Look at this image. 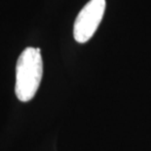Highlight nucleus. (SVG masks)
Listing matches in <instances>:
<instances>
[{
    "label": "nucleus",
    "mask_w": 151,
    "mask_h": 151,
    "mask_svg": "<svg viewBox=\"0 0 151 151\" xmlns=\"http://www.w3.org/2000/svg\"><path fill=\"white\" fill-rule=\"evenodd\" d=\"M43 76L40 48L27 47L21 53L16 66L15 92L22 102L30 101L36 94Z\"/></svg>",
    "instance_id": "f257e3e1"
},
{
    "label": "nucleus",
    "mask_w": 151,
    "mask_h": 151,
    "mask_svg": "<svg viewBox=\"0 0 151 151\" xmlns=\"http://www.w3.org/2000/svg\"><path fill=\"white\" fill-rule=\"evenodd\" d=\"M105 0H90L77 16L73 35L77 42L85 43L92 38L104 17Z\"/></svg>",
    "instance_id": "f03ea898"
}]
</instances>
